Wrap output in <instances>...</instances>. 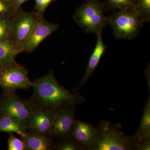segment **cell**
<instances>
[{
    "label": "cell",
    "mask_w": 150,
    "mask_h": 150,
    "mask_svg": "<svg viewBox=\"0 0 150 150\" xmlns=\"http://www.w3.org/2000/svg\"><path fill=\"white\" fill-rule=\"evenodd\" d=\"M32 87L34 91L30 100L33 103L56 112L66 105L81 104L85 101L79 93H72L60 85L52 71L32 82Z\"/></svg>",
    "instance_id": "1"
},
{
    "label": "cell",
    "mask_w": 150,
    "mask_h": 150,
    "mask_svg": "<svg viewBox=\"0 0 150 150\" xmlns=\"http://www.w3.org/2000/svg\"><path fill=\"white\" fill-rule=\"evenodd\" d=\"M120 123L102 121L97 128L95 139L87 150H139L140 142L122 131Z\"/></svg>",
    "instance_id": "2"
},
{
    "label": "cell",
    "mask_w": 150,
    "mask_h": 150,
    "mask_svg": "<svg viewBox=\"0 0 150 150\" xmlns=\"http://www.w3.org/2000/svg\"><path fill=\"white\" fill-rule=\"evenodd\" d=\"M105 11L104 4L100 0H86L76 10L73 18L86 33L97 35L102 33L108 25Z\"/></svg>",
    "instance_id": "3"
},
{
    "label": "cell",
    "mask_w": 150,
    "mask_h": 150,
    "mask_svg": "<svg viewBox=\"0 0 150 150\" xmlns=\"http://www.w3.org/2000/svg\"><path fill=\"white\" fill-rule=\"evenodd\" d=\"M144 22L136 8L114 11L108 17V24L110 25L113 35L118 39H134Z\"/></svg>",
    "instance_id": "4"
},
{
    "label": "cell",
    "mask_w": 150,
    "mask_h": 150,
    "mask_svg": "<svg viewBox=\"0 0 150 150\" xmlns=\"http://www.w3.org/2000/svg\"><path fill=\"white\" fill-rule=\"evenodd\" d=\"M34 107L35 104L30 100L22 99L15 92H5L0 98V115L16 119L27 129Z\"/></svg>",
    "instance_id": "5"
},
{
    "label": "cell",
    "mask_w": 150,
    "mask_h": 150,
    "mask_svg": "<svg viewBox=\"0 0 150 150\" xmlns=\"http://www.w3.org/2000/svg\"><path fill=\"white\" fill-rule=\"evenodd\" d=\"M43 16H41L35 11L27 12L21 11L20 9L11 17V39L21 48L37 22Z\"/></svg>",
    "instance_id": "6"
},
{
    "label": "cell",
    "mask_w": 150,
    "mask_h": 150,
    "mask_svg": "<svg viewBox=\"0 0 150 150\" xmlns=\"http://www.w3.org/2000/svg\"><path fill=\"white\" fill-rule=\"evenodd\" d=\"M0 86L5 92H12L28 89L32 86V82L30 81L27 70L16 62L0 69Z\"/></svg>",
    "instance_id": "7"
},
{
    "label": "cell",
    "mask_w": 150,
    "mask_h": 150,
    "mask_svg": "<svg viewBox=\"0 0 150 150\" xmlns=\"http://www.w3.org/2000/svg\"><path fill=\"white\" fill-rule=\"evenodd\" d=\"M76 105L70 104L57 112L49 136L59 139L70 137L75 119Z\"/></svg>",
    "instance_id": "8"
},
{
    "label": "cell",
    "mask_w": 150,
    "mask_h": 150,
    "mask_svg": "<svg viewBox=\"0 0 150 150\" xmlns=\"http://www.w3.org/2000/svg\"><path fill=\"white\" fill-rule=\"evenodd\" d=\"M56 114L51 109L35 105L28 129L41 136H49Z\"/></svg>",
    "instance_id": "9"
},
{
    "label": "cell",
    "mask_w": 150,
    "mask_h": 150,
    "mask_svg": "<svg viewBox=\"0 0 150 150\" xmlns=\"http://www.w3.org/2000/svg\"><path fill=\"white\" fill-rule=\"evenodd\" d=\"M57 23L49 22L40 18L33 30L31 34L22 46V52L31 53L48 36L59 28Z\"/></svg>",
    "instance_id": "10"
},
{
    "label": "cell",
    "mask_w": 150,
    "mask_h": 150,
    "mask_svg": "<svg viewBox=\"0 0 150 150\" xmlns=\"http://www.w3.org/2000/svg\"><path fill=\"white\" fill-rule=\"evenodd\" d=\"M96 131L97 128L92 125L79 120H76L71 136L86 150L95 139Z\"/></svg>",
    "instance_id": "11"
},
{
    "label": "cell",
    "mask_w": 150,
    "mask_h": 150,
    "mask_svg": "<svg viewBox=\"0 0 150 150\" xmlns=\"http://www.w3.org/2000/svg\"><path fill=\"white\" fill-rule=\"evenodd\" d=\"M22 52L21 48L11 38L0 40V69L16 62V56Z\"/></svg>",
    "instance_id": "12"
},
{
    "label": "cell",
    "mask_w": 150,
    "mask_h": 150,
    "mask_svg": "<svg viewBox=\"0 0 150 150\" xmlns=\"http://www.w3.org/2000/svg\"><path fill=\"white\" fill-rule=\"evenodd\" d=\"M96 45L93 52L90 57L85 74L80 81V84L78 86L79 88L83 86L91 76L96 69L100 60L106 49V46L103 40L102 33L97 34Z\"/></svg>",
    "instance_id": "13"
},
{
    "label": "cell",
    "mask_w": 150,
    "mask_h": 150,
    "mask_svg": "<svg viewBox=\"0 0 150 150\" xmlns=\"http://www.w3.org/2000/svg\"><path fill=\"white\" fill-rule=\"evenodd\" d=\"M21 139L26 146V150H49L54 149V143L51 137L41 136L30 131L27 132Z\"/></svg>",
    "instance_id": "14"
},
{
    "label": "cell",
    "mask_w": 150,
    "mask_h": 150,
    "mask_svg": "<svg viewBox=\"0 0 150 150\" xmlns=\"http://www.w3.org/2000/svg\"><path fill=\"white\" fill-rule=\"evenodd\" d=\"M27 127L14 118L0 115V132L15 133L21 137H24L27 133Z\"/></svg>",
    "instance_id": "15"
},
{
    "label": "cell",
    "mask_w": 150,
    "mask_h": 150,
    "mask_svg": "<svg viewBox=\"0 0 150 150\" xmlns=\"http://www.w3.org/2000/svg\"><path fill=\"white\" fill-rule=\"evenodd\" d=\"M134 136L140 142L143 140L150 139V96L144 107L139 127Z\"/></svg>",
    "instance_id": "16"
},
{
    "label": "cell",
    "mask_w": 150,
    "mask_h": 150,
    "mask_svg": "<svg viewBox=\"0 0 150 150\" xmlns=\"http://www.w3.org/2000/svg\"><path fill=\"white\" fill-rule=\"evenodd\" d=\"M105 10L136 8V0H104Z\"/></svg>",
    "instance_id": "17"
},
{
    "label": "cell",
    "mask_w": 150,
    "mask_h": 150,
    "mask_svg": "<svg viewBox=\"0 0 150 150\" xmlns=\"http://www.w3.org/2000/svg\"><path fill=\"white\" fill-rule=\"evenodd\" d=\"M54 149L58 150H84L85 148L70 136L60 139L54 145Z\"/></svg>",
    "instance_id": "18"
},
{
    "label": "cell",
    "mask_w": 150,
    "mask_h": 150,
    "mask_svg": "<svg viewBox=\"0 0 150 150\" xmlns=\"http://www.w3.org/2000/svg\"><path fill=\"white\" fill-rule=\"evenodd\" d=\"M136 9L145 22L150 21V0H136Z\"/></svg>",
    "instance_id": "19"
},
{
    "label": "cell",
    "mask_w": 150,
    "mask_h": 150,
    "mask_svg": "<svg viewBox=\"0 0 150 150\" xmlns=\"http://www.w3.org/2000/svg\"><path fill=\"white\" fill-rule=\"evenodd\" d=\"M11 16L0 18V40L4 38H11L12 29Z\"/></svg>",
    "instance_id": "20"
},
{
    "label": "cell",
    "mask_w": 150,
    "mask_h": 150,
    "mask_svg": "<svg viewBox=\"0 0 150 150\" xmlns=\"http://www.w3.org/2000/svg\"><path fill=\"white\" fill-rule=\"evenodd\" d=\"M8 143V150H26V146L23 141L17 138L12 133H9Z\"/></svg>",
    "instance_id": "21"
},
{
    "label": "cell",
    "mask_w": 150,
    "mask_h": 150,
    "mask_svg": "<svg viewBox=\"0 0 150 150\" xmlns=\"http://www.w3.org/2000/svg\"><path fill=\"white\" fill-rule=\"evenodd\" d=\"M13 14V8L12 5L0 0V18L11 17Z\"/></svg>",
    "instance_id": "22"
},
{
    "label": "cell",
    "mask_w": 150,
    "mask_h": 150,
    "mask_svg": "<svg viewBox=\"0 0 150 150\" xmlns=\"http://www.w3.org/2000/svg\"><path fill=\"white\" fill-rule=\"evenodd\" d=\"M35 10L41 16H43L44 12L48 6L57 0H35Z\"/></svg>",
    "instance_id": "23"
},
{
    "label": "cell",
    "mask_w": 150,
    "mask_h": 150,
    "mask_svg": "<svg viewBox=\"0 0 150 150\" xmlns=\"http://www.w3.org/2000/svg\"><path fill=\"white\" fill-rule=\"evenodd\" d=\"M28 0H13L12 6L13 8V14L20 9L21 6Z\"/></svg>",
    "instance_id": "24"
},
{
    "label": "cell",
    "mask_w": 150,
    "mask_h": 150,
    "mask_svg": "<svg viewBox=\"0 0 150 150\" xmlns=\"http://www.w3.org/2000/svg\"><path fill=\"white\" fill-rule=\"evenodd\" d=\"M150 139L143 140L140 142L139 150H150Z\"/></svg>",
    "instance_id": "25"
},
{
    "label": "cell",
    "mask_w": 150,
    "mask_h": 150,
    "mask_svg": "<svg viewBox=\"0 0 150 150\" xmlns=\"http://www.w3.org/2000/svg\"><path fill=\"white\" fill-rule=\"evenodd\" d=\"M4 1L7 4L12 5L13 3V0H4Z\"/></svg>",
    "instance_id": "26"
}]
</instances>
